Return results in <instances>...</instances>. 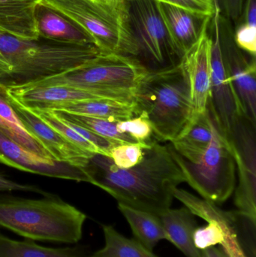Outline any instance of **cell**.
<instances>
[{
	"instance_id": "cell-1",
	"label": "cell",
	"mask_w": 256,
	"mask_h": 257,
	"mask_svg": "<svg viewBox=\"0 0 256 257\" xmlns=\"http://www.w3.org/2000/svg\"><path fill=\"white\" fill-rule=\"evenodd\" d=\"M92 184L117 199L118 203L159 216L171 208L173 191L185 182L169 146L156 139L144 148L141 163L120 169L106 156H93L86 167Z\"/></svg>"
},
{
	"instance_id": "cell-2",
	"label": "cell",
	"mask_w": 256,
	"mask_h": 257,
	"mask_svg": "<svg viewBox=\"0 0 256 257\" xmlns=\"http://www.w3.org/2000/svg\"><path fill=\"white\" fill-rule=\"evenodd\" d=\"M87 216L54 195L26 199L0 195V228L27 240L74 245Z\"/></svg>"
},
{
	"instance_id": "cell-3",
	"label": "cell",
	"mask_w": 256,
	"mask_h": 257,
	"mask_svg": "<svg viewBox=\"0 0 256 257\" xmlns=\"http://www.w3.org/2000/svg\"><path fill=\"white\" fill-rule=\"evenodd\" d=\"M138 116L150 121L157 142H174L188 131L196 118L186 78L174 66L149 69L135 93Z\"/></svg>"
},
{
	"instance_id": "cell-4",
	"label": "cell",
	"mask_w": 256,
	"mask_h": 257,
	"mask_svg": "<svg viewBox=\"0 0 256 257\" xmlns=\"http://www.w3.org/2000/svg\"><path fill=\"white\" fill-rule=\"evenodd\" d=\"M0 53L12 66L2 84L24 85L81 66L103 54L93 44L66 43L39 36L22 39L0 30Z\"/></svg>"
},
{
	"instance_id": "cell-5",
	"label": "cell",
	"mask_w": 256,
	"mask_h": 257,
	"mask_svg": "<svg viewBox=\"0 0 256 257\" xmlns=\"http://www.w3.org/2000/svg\"><path fill=\"white\" fill-rule=\"evenodd\" d=\"M39 4L81 27L103 54L140 55L126 0H43Z\"/></svg>"
},
{
	"instance_id": "cell-6",
	"label": "cell",
	"mask_w": 256,
	"mask_h": 257,
	"mask_svg": "<svg viewBox=\"0 0 256 257\" xmlns=\"http://www.w3.org/2000/svg\"><path fill=\"white\" fill-rule=\"evenodd\" d=\"M148 71L137 57L102 54L71 70L24 85L69 86L105 99L132 103Z\"/></svg>"
},
{
	"instance_id": "cell-7",
	"label": "cell",
	"mask_w": 256,
	"mask_h": 257,
	"mask_svg": "<svg viewBox=\"0 0 256 257\" xmlns=\"http://www.w3.org/2000/svg\"><path fill=\"white\" fill-rule=\"evenodd\" d=\"M173 196L194 215L207 222V226L197 227L194 232V244L198 250L220 245L228 257L255 256V244L248 238L252 231H255L256 223L238 211H224L178 187L174 189Z\"/></svg>"
},
{
	"instance_id": "cell-8",
	"label": "cell",
	"mask_w": 256,
	"mask_h": 257,
	"mask_svg": "<svg viewBox=\"0 0 256 257\" xmlns=\"http://www.w3.org/2000/svg\"><path fill=\"white\" fill-rule=\"evenodd\" d=\"M169 147L185 182L202 199L219 205L231 197L235 190L237 180L235 160L229 145L218 131L214 122L210 146L198 163L187 161L172 147Z\"/></svg>"
},
{
	"instance_id": "cell-9",
	"label": "cell",
	"mask_w": 256,
	"mask_h": 257,
	"mask_svg": "<svg viewBox=\"0 0 256 257\" xmlns=\"http://www.w3.org/2000/svg\"><path fill=\"white\" fill-rule=\"evenodd\" d=\"M220 10L215 0V9L209 24L212 40L211 75L207 108L222 137L228 140L240 117L246 116L232 80L222 60L219 40Z\"/></svg>"
},
{
	"instance_id": "cell-10",
	"label": "cell",
	"mask_w": 256,
	"mask_h": 257,
	"mask_svg": "<svg viewBox=\"0 0 256 257\" xmlns=\"http://www.w3.org/2000/svg\"><path fill=\"white\" fill-rule=\"evenodd\" d=\"M129 19L140 54L159 68L174 66L180 58L167 31L156 0H131Z\"/></svg>"
},
{
	"instance_id": "cell-11",
	"label": "cell",
	"mask_w": 256,
	"mask_h": 257,
	"mask_svg": "<svg viewBox=\"0 0 256 257\" xmlns=\"http://www.w3.org/2000/svg\"><path fill=\"white\" fill-rule=\"evenodd\" d=\"M256 124L240 117L226 142L234 156L238 185L234 204L237 211L256 223Z\"/></svg>"
},
{
	"instance_id": "cell-12",
	"label": "cell",
	"mask_w": 256,
	"mask_h": 257,
	"mask_svg": "<svg viewBox=\"0 0 256 257\" xmlns=\"http://www.w3.org/2000/svg\"><path fill=\"white\" fill-rule=\"evenodd\" d=\"M231 23L220 15L219 40L222 60L246 117L256 124L255 57L246 55L234 42Z\"/></svg>"
},
{
	"instance_id": "cell-13",
	"label": "cell",
	"mask_w": 256,
	"mask_h": 257,
	"mask_svg": "<svg viewBox=\"0 0 256 257\" xmlns=\"http://www.w3.org/2000/svg\"><path fill=\"white\" fill-rule=\"evenodd\" d=\"M213 17V16H212ZM208 18L204 23L198 41L184 53L178 66L186 78L191 98L198 114L205 112L208 105L211 75L212 40Z\"/></svg>"
},
{
	"instance_id": "cell-14",
	"label": "cell",
	"mask_w": 256,
	"mask_h": 257,
	"mask_svg": "<svg viewBox=\"0 0 256 257\" xmlns=\"http://www.w3.org/2000/svg\"><path fill=\"white\" fill-rule=\"evenodd\" d=\"M7 98L23 126L49 152L54 161L77 167H87L90 159L95 155L72 145L58 132L47 124L36 113L26 108L8 92Z\"/></svg>"
},
{
	"instance_id": "cell-15",
	"label": "cell",
	"mask_w": 256,
	"mask_h": 257,
	"mask_svg": "<svg viewBox=\"0 0 256 257\" xmlns=\"http://www.w3.org/2000/svg\"><path fill=\"white\" fill-rule=\"evenodd\" d=\"M0 163L24 172L50 178L90 184L93 181L86 168L77 167L61 162L48 161L27 151L1 131Z\"/></svg>"
},
{
	"instance_id": "cell-16",
	"label": "cell",
	"mask_w": 256,
	"mask_h": 257,
	"mask_svg": "<svg viewBox=\"0 0 256 257\" xmlns=\"http://www.w3.org/2000/svg\"><path fill=\"white\" fill-rule=\"evenodd\" d=\"M171 42L179 58L198 41L208 18L199 16L166 2L156 0Z\"/></svg>"
},
{
	"instance_id": "cell-17",
	"label": "cell",
	"mask_w": 256,
	"mask_h": 257,
	"mask_svg": "<svg viewBox=\"0 0 256 257\" xmlns=\"http://www.w3.org/2000/svg\"><path fill=\"white\" fill-rule=\"evenodd\" d=\"M42 1L0 0V30L19 39H38L36 11Z\"/></svg>"
},
{
	"instance_id": "cell-18",
	"label": "cell",
	"mask_w": 256,
	"mask_h": 257,
	"mask_svg": "<svg viewBox=\"0 0 256 257\" xmlns=\"http://www.w3.org/2000/svg\"><path fill=\"white\" fill-rule=\"evenodd\" d=\"M36 21L39 36L45 39L66 43L94 45L92 38L81 27L43 5L39 4L36 8Z\"/></svg>"
},
{
	"instance_id": "cell-19",
	"label": "cell",
	"mask_w": 256,
	"mask_h": 257,
	"mask_svg": "<svg viewBox=\"0 0 256 257\" xmlns=\"http://www.w3.org/2000/svg\"><path fill=\"white\" fill-rule=\"evenodd\" d=\"M168 241L187 257H201V250L194 244L193 235L197 229L195 215L186 207L179 209H169L159 216Z\"/></svg>"
},
{
	"instance_id": "cell-20",
	"label": "cell",
	"mask_w": 256,
	"mask_h": 257,
	"mask_svg": "<svg viewBox=\"0 0 256 257\" xmlns=\"http://www.w3.org/2000/svg\"><path fill=\"white\" fill-rule=\"evenodd\" d=\"M213 121L210 111L198 114L183 136L171 142V147L183 158L197 163L203 158L213 138Z\"/></svg>"
},
{
	"instance_id": "cell-21",
	"label": "cell",
	"mask_w": 256,
	"mask_h": 257,
	"mask_svg": "<svg viewBox=\"0 0 256 257\" xmlns=\"http://www.w3.org/2000/svg\"><path fill=\"white\" fill-rule=\"evenodd\" d=\"M48 111H63L113 121L127 120L138 116V111L133 102L131 103L105 99L70 102L54 107Z\"/></svg>"
},
{
	"instance_id": "cell-22",
	"label": "cell",
	"mask_w": 256,
	"mask_h": 257,
	"mask_svg": "<svg viewBox=\"0 0 256 257\" xmlns=\"http://www.w3.org/2000/svg\"><path fill=\"white\" fill-rule=\"evenodd\" d=\"M118 209L127 220L135 239L146 248L153 251L159 241H168V235L159 216L120 203H118Z\"/></svg>"
},
{
	"instance_id": "cell-23",
	"label": "cell",
	"mask_w": 256,
	"mask_h": 257,
	"mask_svg": "<svg viewBox=\"0 0 256 257\" xmlns=\"http://www.w3.org/2000/svg\"><path fill=\"white\" fill-rule=\"evenodd\" d=\"M83 246L48 247L31 240L18 241L0 233V257H90Z\"/></svg>"
},
{
	"instance_id": "cell-24",
	"label": "cell",
	"mask_w": 256,
	"mask_h": 257,
	"mask_svg": "<svg viewBox=\"0 0 256 257\" xmlns=\"http://www.w3.org/2000/svg\"><path fill=\"white\" fill-rule=\"evenodd\" d=\"M0 117L6 122L12 135V140L39 157L54 161L48 151L23 126L7 98V86L0 83Z\"/></svg>"
},
{
	"instance_id": "cell-25",
	"label": "cell",
	"mask_w": 256,
	"mask_h": 257,
	"mask_svg": "<svg viewBox=\"0 0 256 257\" xmlns=\"http://www.w3.org/2000/svg\"><path fill=\"white\" fill-rule=\"evenodd\" d=\"M105 246L90 257H158L137 240L126 238L113 226H103Z\"/></svg>"
},
{
	"instance_id": "cell-26",
	"label": "cell",
	"mask_w": 256,
	"mask_h": 257,
	"mask_svg": "<svg viewBox=\"0 0 256 257\" xmlns=\"http://www.w3.org/2000/svg\"><path fill=\"white\" fill-rule=\"evenodd\" d=\"M53 112L62 120L87 128L112 143L117 144V145L139 144L132 136L119 131L117 127V123L118 121L77 115V114H69L63 111H53Z\"/></svg>"
},
{
	"instance_id": "cell-27",
	"label": "cell",
	"mask_w": 256,
	"mask_h": 257,
	"mask_svg": "<svg viewBox=\"0 0 256 257\" xmlns=\"http://www.w3.org/2000/svg\"><path fill=\"white\" fill-rule=\"evenodd\" d=\"M32 111L36 113L47 124L58 132L63 138L77 148L91 155L99 154V151L96 147L93 146L88 141L83 138L78 132L75 131L72 127L71 125L57 117L53 111H39V110H32Z\"/></svg>"
},
{
	"instance_id": "cell-28",
	"label": "cell",
	"mask_w": 256,
	"mask_h": 257,
	"mask_svg": "<svg viewBox=\"0 0 256 257\" xmlns=\"http://www.w3.org/2000/svg\"><path fill=\"white\" fill-rule=\"evenodd\" d=\"M148 145L141 144H120L110 152V158L120 169H128L141 163L144 158V148Z\"/></svg>"
},
{
	"instance_id": "cell-29",
	"label": "cell",
	"mask_w": 256,
	"mask_h": 257,
	"mask_svg": "<svg viewBox=\"0 0 256 257\" xmlns=\"http://www.w3.org/2000/svg\"><path fill=\"white\" fill-rule=\"evenodd\" d=\"M119 131L129 135L141 145H148L153 137V128L150 121L142 115L117 122Z\"/></svg>"
},
{
	"instance_id": "cell-30",
	"label": "cell",
	"mask_w": 256,
	"mask_h": 257,
	"mask_svg": "<svg viewBox=\"0 0 256 257\" xmlns=\"http://www.w3.org/2000/svg\"><path fill=\"white\" fill-rule=\"evenodd\" d=\"M234 42L242 51L249 55L255 57L256 27L241 23L237 25L234 34Z\"/></svg>"
},
{
	"instance_id": "cell-31",
	"label": "cell",
	"mask_w": 256,
	"mask_h": 257,
	"mask_svg": "<svg viewBox=\"0 0 256 257\" xmlns=\"http://www.w3.org/2000/svg\"><path fill=\"white\" fill-rule=\"evenodd\" d=\"M185 9L199 16L212 18L214 13L215 0H161Z\"/></svg>"
},
{
	"instance_id": "cell-32",
	"label": "cell",
	"mask_w": 256,
	"mask_h": 257,
	"mask_svg": "<svg viewBox=\"0 0 256 257\" xmlns=\"http://www.w3.org/2000/svg\"><path fill=\"white\" fill-rule=\"evenodd\" d=\"M221 15L230 22L238 24L243 15L246 0H216Z\"/></svg>"
},
{
	"instance_id": "cell-33",
	"label": "cell",
	"mask_w": 256,
	"mask_h": 257,
	"mask_svg": "<svg viewBox=\"0 0 256 257\" xmlns=\"http://www.w3.org/2000/svg\"><path fill=\"white\" fill-rule=\"evenodd\" d=\"M23 191L39 193L43 196H50L51 193L44 191L42 189L30 184H24L12 181L6 175L0 172V192Z\"/></svg>"
},
{
	"instance_id": "cell-34",
	"label": "cell",
	"mask_w": 256,
	"mask_h": 257,
	"mask_svg": "<svg viewBox=\"0 0 256 257\" xmlns=\"http://www.w3.org/2000/svg\"><path fill=\"white\" fill-rule=\"evenodd\" d=\"M241 23L256 27V0H246L245 2L243 15L238 24Z\"/></svg>"
},
{
	"instance_id": "cell-35",
	"label": "cell",
	"mask_w": 256,
	"mask_h": 257,
	"mask_svg": "<svg viewBox=\"0 0 256 257\" xmlns=\"http://www.w3.org/2000/svg\"><path fill=\"white\" fill-rule=\"evenodd\" d=\"M12 71V66L4 56L0 53V83L3 82L6 76Z\"/></svg>"
},
{
	"instance_id": "cell-36",
	"label": "cell",
	"mask_w": 256,
	"mask_h": 257,
	"mask_svg": "<svg viewBox=\"0 0 256 257\" xmlns=\"http://www.w3.org/2000/svg\"><path fill=\"white\" fill-rule=\"evenodd\" d=\"M201 257H228L222 251V249L211 247L201 250Z\"/></svg>"
},
{
	"instance_id": "cell-37",
	"label": "cell",
	"mask_w": 256,
	"mask_h": 257,
	"mask_svg": "<svg viewBox=\"0 0 256 257\" xmlns=\"http://www.w3.org/2000/svg\"><path fill=\"white\" fill-rule=\"evenodd\" d=\"M0 131L3 132L5 135H6V136H9L10 139H12V133H11L10 128H9L6 122L3 120L2 117H0Z\"/></svg>"
},
{
	"instance_id": "cell-38",
	"label": "cell",
	"mask_w": 256,
	"mask_h": 257,
	"mask_svg": "<svg viewBox=\"0 0 256 257\" xmlns=\"http://www.w3.org/2000/svg\"><path fill=\"white\" fill-rule=\"evenodd\" d=\"M126 1H131V0H126Z\"/></svg>"
}]
</instances>
